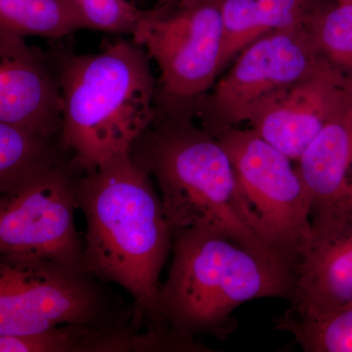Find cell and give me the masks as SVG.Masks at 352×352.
Returning a JSON list of instances; mask_svg holds the SVG:
<instances>
[{
	"label": "cell",
	"instance_id": "1",
	"mask_svg": "<svg viewBox=\"0 0 352 352\" xmlns=\"http://www.w3.org/2000/svg\"><path fill=\"white\" fill-rule=\"evenodd\" d=\"M78 208L87 220L85 270L126 289L135 303L136 323L156 328L160 276L173 232L152 176L131 153L113 157L80 175Z\"/></svg>",
	"mask_w": 352,
	"mask_h": 352
},
{
	"label": "cell",
	"instance_id": "2",
	"mask_svg": "<svg viewBox=\"0 0 352 352\" xmlns=\"http://www.w3.org/2000/svg\"><path fill=\"white\" fill-rule=\"evenodd\" d=\"M52 56L61 92L60 140L74 161L89 173L131 153L157 115V80L145 50L131 39L96 54Z\"/></svg>",
	"mask_w": 352,
	"mask_h": 352
},
{
	"label": "cell",
	"instance_id": "3",
	"mask_svg": "<svg viewBox=\"0 0 352 352\" xmlns=\"http://www.w3.org/2000/svg\"><path fill=\"white\" fill-rule=\"evenodd\" d=\"M131 155L156 178L173 234L188 228L214 231L287 270L248 223L226 150L192 124L191 113L157 108Z\"/></svg>",
	"mask_w": 352,
	"mask_h": 352
},
{
	"label": "cell",
	"instance_id": "4",
	"mask_svg": "<svg viewBox=\"0 0 352 352\" xmlns=\"http://www.w3.org/2000/svg\"><path fill=\"white\" fill-rule=\"evenodd\" d=\"M173 258L157 296V326L185 342L230 332L236 308L256 298L289 300L288 271L226 236L201 228L173 234Z\"/></svg>",
	"mask_w": 352,
	"mask_h": 352
},
{
	"label": "cell",
	"instance_id": "5",
	"mask_svg": "<svg viewBox=\"0 0 352 352\" xmlns=\"http://www.w3.org/2000/svg\"><path fill=\"white\" fill-rule=\"evenodd\" d=\"M217 138L232 164L248 223L293 278L311 234V198L298 168L252 129L233 127Z\"/></svg>",
	"mask_w": 352,
	"mask_h": 352
},
{
	"label": "cell",
	"instance_id": "6",
	"mask_svg": "<svg viewBox=\"0 0 352 352\" xmlns=\"http://www.w3.org/2000/svg\"><path fill=\"white\" fill-rule=\"evenodd\" d=\"M222 0L157 2L145 10L131 39L160 71L157 107L191 110L222 71Z\"/></svg>",
	"mask_w": 352,
	"mask_h": 352
},
{
	"label": "cell",
	"instance_id": "7",
	"mask_svg": "<svg viewBox=\"0 0 352 352\" xmlns=\"http://www.w3.org/2000/svg\"><path fill=\"white\" fill-rule=\"evenodd\" d=\"M98 281L50 259L0 254V336L124 322L113 315Z\"/></svg>",
	"mask_w": 352,
	"mask_h": 352
},
{
	"label": "cell",
	"instance_id": "8",
	"mask_svg": "<svg viewBox=\"0 0 352 352\" xmlns=\"http://www.w3.org/2000/svg\"><path fill=\"white\" fill-rule=\"evenodd\" d=\"M83 173L71 157L1 194L0 254L50 259L85 270L75 223Z\"/></svg>",
	"mask_w": 352,
	"mask_h": 352
},
{
	"label": "cell",
	"instance_id": "9",
	"mask_svg": "<svg viewBox=\"0 0 352 352\" xmlns=\"http://www.w3.org/2000/svg\"><path fill=\"white\" fill-rule=\"evenodd\" d=\"M323 58L307 25L268 32L241 51L212 91L198 99L191 112L200 118L204 131L217 138L249 122L261 101L307 76Z\"/></svg>",
	"mask_w": 352,
	"mask_h": 352
},
{
	"label": "cell",
	"instance_id": "10",
	"mask_svg": "<svg viewBox=\"0 0 352 352\" xmlns=\"http://www.w3.org/2000/svg\"><path fill=\"white\" fill-rule=\"evenodd\" d=\"M286 315L319 319L352 302V206L342 200L311 215V234L293 271Z\"/></svg>",
	"mask_w": 352,
	"mask_h": 352
},
{
	"label": "cell",
	"instance_id": "11",
	"mask_svg": "<svg viewBox=\"0 0 352 352\" xmlns=\"http://www.w3.org/2000/svg\"><path fill=\"white\" fill-rule=\"evenodd\" d=\"M346 74L324 57L307 76L261 101L250 117L252 129L298 162L339 102Z\"/></svg>",
	"mask_w": 352,
	"mask_h": 352
},
{
	"label": "cell",
	"instance_id": "12",
	"mask_svg": "<svg viewBox=\"0 0 352 352\" xmlns=\"http://www.w3.org/2000/svg\"><path fill=\"white\" fill-rule=\"evenodd\" d=\"M0 122L60 139L62 100L52 54L0 36Z\"/></svg>",
	"mask_w": 352,
	"mask_h": 352
},
{
	"label": "cell",
	"instance_id": "13",
	"mask_svg": "<svg viewBox=\"0 0 352 352\" xmlns=\"http://www.w3.org/2000/svg\"><path fill=\"white\" fill-rule=\"evenodd\" d=\"M311 198V215L340 203L349 188L352 164V72L321 131L298 161Z\"/></svg>",
	"mask_w": 352,
	"mask_h": 352
},
{
	"label": "cell",
	"instance_id": "14",
	"mask_svg": "<svg viewBox=\"0 0 352 352\" xmlns=\"http://www.w3.org/2000/svg\"><path fill=\"white\" fill-rule=\"evenodd\" d=\"M326 0H222V69L249 44L278 30L307 25Z\"/></svg>",
	"mask_w": 352,
	"mask_h": 352
},
{
	"label": "cell",
	"instance_id": "15",
	"mask_svg": "<svg viewBox=\"0 0 352 352\" xmlns=\"http://www.w3.org/2000/svg\"><path fill=\"white\" fill-rule=\"evenodd\" d=\"M71 157L60 139L0 122V195Z\"/></svg>",
	"mask_w": 352,
	"mask_h": 352
},
{
	"label": "cell",
	"instance_id": "16",
	"mask_svg": "<svg viewBox=\"0 0 352 352\" xmlns=\"http://www.w3.org/2000/svg\"><path fill=\"white\" fill-rule=\"evenodd\" d=\"M85 29L68 0H0V36L59 39Z\"/></svg>",
	"mask_w": 352,
	"mask_h": 352
},
{
	"label": "cell",
	"instance_id": "17",
	"mask_svg": "<svg viewBox=\"0 0 352 352\" xmlns=\"http://www.w3.org/2000/svg\"><path fill=\"white\" fill-rule=\"evenodd\" d=\"M278 330L289 333L307 352H352V302L319 319H300L285 314Z\"/></svg>",
	"mask_w": 352,
	"mask_h": 352
},
{
	"label": "cell",
	"instance_id": "18",
	"mask_svg": "<svg viewBox=\"0 0 352 352\" xmlns=\"http://www.w3.org/2000/svg\"><path fill=\"white\" fill-rule=\"evenodd\" d=\"M307 28L322 56L352 72V3L326 0L310 16Z\"/></svg>",
	"mask_w": 352,
	"mask_h": 352
},
{
	"label": "cell",
	"instance_id": "19",
	"mask_svg": "<svg viewBox=\"0 0 352 352\" xmlns=\"http://www.w3.org/2000/svg\"><path fill=\"white\" fill-rule=\"evenodd\" d=\"M80 16L85 28L117 34L135 31L145 10L132 0H68Z\"/></svg>",
	"mask_w": 352,
	"mask_h": 352
},
{
	"label": "cell",
	"instance_id": "20",
	"mask_svg": "<svg viewBox=\"0 0 352 352\" xmlns=\"http://www.w3.org/2000/svg\"><path fill=\"white\" fill-rule=\"evenodd\" d=\"M352 195V178L349 182V188H347L346 196ZM344 196V197H346Z\"/></svg>",
	"mask_w": 352,
	"mask_h": 352
},
{
	"label": "cell",
	"instance_id": "21",
	"mask_svg": "<svg viewBox=\"0 0 352 352\" xmlns=\"http://www.w3.org/2000/svg\"><path fill=\"white\" fill-rule=\"evenodd\" d=\"M344 201H346L347 204L352 206V195L346 196L344 199H342Z\"/></svg>",
	"mask_w": 352,
	"mask_h": 352
},
{
	"label": "cell",
	"instance_id": "22",
	"mask_svg": "<svg viewBox=\"0 0 352 352\" xmlns=\"http://www.w3.org/2000/svg\"><path fill=\"white\" fill-rule=\"evenodd\" d=\"M179 1V0H159L162 3H171V2Z\"/></svg>",
	"mask_w": 352,
	"mask_h": 352
},
{
	"label": "cell",
	"instance_id": "23",
	"mask_svg": "<svg viewBox=\"0 0 352 352\" xmlns=\"http://www.w3.org/2000/svg\"><path fill=\"white\" fill-rule=\"evenodd\" d=\"M335 1H338V2H349V3H352V0H335Z\"/></svg>",
	"mask_w": 352,
	"mask_h": 352
}]
</instances>
